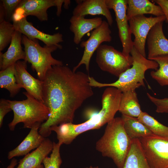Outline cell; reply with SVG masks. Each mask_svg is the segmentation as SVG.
Listing matches in <instances>:
<instances>
[{
    "mask_svg": "<svg viewBox=\"0 0 168 168\" xmlns=\"http://www.w3.org/2000/svg\"><path fill=\"white\" fill-rule=\"evenodd\" d=\"M89 77L63 65L48 70L43 81L42 96L50 114L39 128L40 135L46 138L51 133V127L73 122L76 110L94 94Z\"/></svg>",
    "mask_w": 168,
    "mask_h": 168,
    "instance_id": "6da1fadb",
    "label": "cell"
},
{
    "mask_svg": "<svg viewBox=\"0 0 168 168\" xmlns=\"http://www.w3.org/2000/svg\"><path fill=\"white\" fill-rule=\"evenodd\" d=\"M122 94V92L117 88L109 87L102 94L101 110L88 120L80 124L67 123L51 127L50 131L56 133L58 143L61 146L63 144H69L82 133L99 129L109 123L119 111Z\"/></svg>",
    "mask_w": 168,
    "mask_h": 168,
    "instance_id": "7a4b0ae2",
    "label": "cell"
},
{
    "mask_svg": "<svg viewBox=\"0 0 168 168\" xmlns=\"http://www.w3.org/2000/svg\"><path fill=\"white\" fill-rule=\"evenodd\" d=\"M131 142L121 117L114 118L107 124L103 135L96 143V148L103 156L111 158L117 168H123Z\"/></svg>",
    "mask_w": 168,
    "mask_h": 168,
    "instance_id": "3957f363",
    "label": "cell"
},
{
    "mask_svg": "<svg viewBox=\"0 0 168 168\" xmlns=\"http://www.w3.org/2000/svg\"><path fill=\"white\" fill-rule=\"evenodd\" d=\"M130 54L133 61L132 67L122 73L116 81L110 83H103L89 77L91 86L99 88L114 87L122 92L129 90L135 91L140 86H145L144 80L146 71L150 69L156 70L159 67L158 64L156 61L144 57L134 46Z\"/></svg>",
    "mask_w": 168,
    "mask_h": 168,
    "instance_id": "277c9868",
    "label": "cell"
},
{
    "mask_svg": "<svg viewBox=\"0 0 168 168\" xmlns=\"http://www.w3.org/2000/svg\"><path fill=\"white\" fill-rule=\"evenodd\" d=\"M23 93L26 97L25 100H9L14 114L12 120L8 124L9 129L12 131L20 123H23L24 128L31 129L36 125L40 126L49 117V110L43 102L27 92Z\"/></svg>",
    "mask_w": 168,
    "mask_h": 168,
    "instance_id": "5b68a950",
    "label": "cell"
},
{
    "mask_svg": "<svg viewBox=\"0 0 168 168\" xmlns=\"http://www.w3.org/2000/svg\"><path fill=\"white\" fill-rule=\"evenodd\" d=\"M22 43L26 54L24 60L30 63L32 69L35 71L40 80H44L47 72L53 66L63 65L61 61L54 58L52 52L58 49L55 45L41 46L38 40H32L22 35Z\"/></svg>",
    "mask_w": 168,
    "mask_h": 168,
    "instance_id": "8992f818",
    "label": "cell"
},
{
    "mask_svg": "<svg viewBox=\"0 0 168 168\" xmlns=\"http://www.w3.org/2000/svg\"><path fill=\"white\" fill-rule=\"evenodd\" d=\"M96 51V62L99 68L118 77L132 65L131 56L127 57L111 46L101 44Z\"/></svg>",
    "mask_w": 168,
    "mask_h": 168,
    "instance_id": "52a82bcc",
    "label": "cell"
},
{
    "mask_svg": "<svg viewBox=\"0 0 168 168\" xmlns=\"http://www.w3.org/2000/svg\"><path fill=\"white\" fill-rule=\"evenodd\" d=\"M152 168H168V137L152 133L139 139Z\"/></svg>",
    "mask_w": 168,
    "mask_h": 168,
    "instance_id": "ba28073f",
    "label": "cell"
},
{
    "mask_svg": "<svg viewBox=\"0 0 168 168\" xmlns=\"http://www.w3.org/2000/svg\"><path fill=\"white\" fill-rule=\"evenodd\" d=\"M105 2L109 9H113L115 13L119 37L123 47L122 52L129 58L134 45L126 15L127 0H105Z\"/></svg>",
    "mask_w": 168,
    "mask_h": 168,
    "instance_id": "9c48e42d",
    "label": "cell"
},
{
    "mask_svg": "<svg viewBox=\"0 0 168 168\" xmlns=\"http://www.w3.org/2000/svg\"><path fill=\"white\" fill-rule=\"evenodd\" d=\"M166 20L164 15L147 17L143 15L133 16L128 20L131 34L135 37L133 46L144 57L146 58L145 45L150 30L156 23Z\"/></svg>",
    "mask_w": 168,
    "mask_h": 168,
    "instance_id": "30bf717a",
    "label": "cell"
},
{
    "mask_svg": "<svg viewBox=\"0 0 168 168\" xmlns=\"http://www.w3.org/2000/svg\"><path fill=\"white\" fill-rule=\"evenodd\" d=\"M107 21H103L101 25L91 32L89 38L86 41H82L80 46L84 49L82 58L72 70L76 71L81 65L84 64L86 70L89 72L90 62L94 53L101 44L104 42H110L112 39L111 31Z\"/></svg>",
    "mask_w": 168,
    "mask_h": 168,
    "instance_id": "8fae6325",
    "label": "cell"
},
{
    "mask_svg": "<svg viewBox=\"0 0 168 168\" xmlns=\"http://www.w3.org/2000/svg\"><path fill=\"white\" fill-rule=\"evenodd\" d=\"M53 6H55L54 0H21L12 16V21H18L30 15L41 21H47V11Z\"/></svg>",
    "mask_w": 168,
    "mask_h": 168,
    "instance_id": "7c38bea8",
    "label": "cell"
},
{
    "mask_svg": "<svg viewBox=\"0 0 168 168\" xmlns=\"http://www.w3.org/2000/svg\"><path fill=\"white\" fill-rule=\"evenodd\" d=\"M13 24L15 29L28 38L32 40H39L42 41L46 45H55L59 49L62 48L59 43L63 41L62 34L57 33L53 35L44 33L35 28L30 22L27 20L26 18L13 21Z\"/></svg>",
    "mask_w": 168,
    "mask_h": 168,
    "instance_id": "4fadbf2b",
    "label": "cell"
},
{
    "mask_svg": "<svg viewBox=\"0 0 168 168\" xmlns=\"http://www.w3.org/2000/svg\"><path fill=\"white\" fill-rule=\"evenodd\" d=\"M27 62L19 60L15 64V77L17 83L35 99L43 102V81L36 79L27 70Z\"/></svg>",
    "mask_w": 168,
    "mask_h": 168,
    "instance_id": "5bb4252c",
    "label": "cell"
},
{
    "mask_svg": "<svg viewBox=\"0 0 168 168\" xmlns=\"http://www.w3.org/2000/svg\"><path fill=\"white\" fill-rule=\"evenodd\" d=\"M164 21L156 23L150 30L147 38L148 59L168 54V40L163 30Z\"/></svg>",
    "mask_w": 168,
    "mask_h": 168,
    "instance_id": "9a60e30c",
    "label": "cell"
},
{
    "mask_svg": "<svg viewBox=\"0 0 168 168\" xmlns=\"http://www.w3.org/2000/svg\"><path fill=\"white\" fill-rule=\"evenodd\" d=\"M78 2L72 12L73 16H85L86 15H102L106 18L110 26L113 23V19L105 2V0H84Z\"/></svg>",
    "mask_w": 168,
    "mask_h": 168,
    "instance_id": "2e32d148",
    "label": "cell"
},
{
    "mask_svg": "<svg viewBox=\"0 0 168 168\" xmlns=\"http://www.w3.org/2000/svg\"><path fill=\"white\" fill-rule=\"evenodd\" d=\"M22 38V34L16 30L7 50L4 53L0 52L1 71L15 64L20 59L25 60V52L21 45Z\"/></svg>",
    "mask_w": 168,
    "mask_h": 168,
    "instance_id": "e0dca14e",
    "label": "cell"
},
{
    "mask_svg": "<svg viewBox=\"0 0 168 168\" xmlns=\"http://www.w3.org/2000/svg\"><path fill=\"white\" fill-rule=\"evenodd\" d=\"M85 16L72 15L69 20L70 30L74 34L73 42L76 44L86 34L100 26L103 21L101 17L86 18Z\"/></svg>",
    "mask_w": 168,
    "mask_h": 168,
    "instance_id": "ac0fdd59",
    "label": "cell"
},
{
    "mask_svg": "<svg viewBox=\"0 0 168 168\" xmlns=\"http://www.w3.org/2000/svg\"><path fill=\"white\" fill-rule=\"evenodd\" d=\"M40 127V125H36L31 128L23 141L15 148L8 152V159H12L15 157L25 156L41 144L46 138L39 133Z\"/></svg>",
    "mask_w": 168,
    "mask_h": 168,
    "instance_id": "d6986e66",
    "label": "cell"
},
{
    "mask_svg": "<svg viewBox=\"0 0 168 168\" xmlns=\"http://www.w3.org/2000/svg\"><path fill=\"white\" fill-rule=\"evenodd\" d=\"M53 148V142L46 138L40 146L20 160L16 168L37 167L41 165L44 158L52 152Z\"/></svg>",
    "mask_w": 168,
    "mask_h": 168,
    "instance_id": "ffe728a7",
    "label": "cell"
},
{
    "mask_svg": "<svg viewBox=\"0 0 168 168\" xmlns=\"http://www.w3.org/2000/svg\"><path fill=\"white\" fill-rule=\"evenodd\" d=\"M151 14L159 16L164 15L162 8L148 0H127L126 15L128 20L139 15Z\"/></svg>",
    "mask_w": 168,
    "mask_h": 168,
    "instance_id": "44dd1931",
    "label": "cell"
},
{
    "mask_svg": "<svg viewBox=\"0 0 168 168\" xmlns=\"http://www.w3.org/2000/svg\"><path fill=\"white\" fill-rule=\"evenodd\" d=\"M123 168H152L145 157L139 139L132 140L131 147Z\"/></svg>",
    "mask_w": 168,
    "mask_h": 168,
    "instance_id": "7402d4cb",
    "label": "cell"
},
{
    "mask_svg": "<svg viewBox=\"0 0 168 168\" xmlns=\"http://www.w3.org/2000/svg\"><path fill=\"white\" fill-rule=\"evenodd\" d=\"M119 111L122 115L136 118L139 116L142 111L135 91L122 92Z\"/></svg>",
    "mask_w": 168,
    "mask_h": 168,
    "instance_id": "603a6c76",
    "label": "cell"
},
{
    "mask_svg": "<svg viewBox=\"0 0 168 168\" xmlns=\"http://www.w3.org/2000/svg\"><path fill=\"white\" fill-rule=\"evenodd\" d=\"M125 132L130 139H139L152 133L136 118L122 115Z\"/></svg>",
    "mask_w": 168,
    "mask_h": 168,
    "instance_id": "cb8c5ba5",
    "label": "cell"
},
{
    "mask_svg": "<svg viewBox=\"0 0 168 168\" xmlns=\"http://www.w3.org/2000/svg\"><path fill=\"white\" fill-rule=\"evenodd\" d=\"M15 72V64L0 71V87L7 90L11 97L15 96L21 88L16 82Z\"/></svg>",
    "mask_w": 168,
    "mask_h": 168,
    "instance_id": "d4e9b609",
    "label": "cell"
},
{
    "mask_svg": "<svg viewBox=\"0 0 168 168\" xmlns=\"http://www.w3.org/2000/svg\"><path fill=\"white\" fill-rule=\"evenodd\" d=\"M149 59L156 61L159 65L157 69L151 72L152 78L161 86L168 85V54Z\"/></svg>",
    "mask_w": 168,
    "mask_h": 168,
    "instance_id": "484cf974",
    "label": "cell"
},
{
    "mask_svg": "<svg viewBox=\"0 0 168 168\" xmlns=\"http://www.w3.org/2000/svg\"><path fill=\"white\" fill-rule=\"evenodd\" d=\"M137 118L152 133L158 136L168 137V127L161 123L147 113L142 111Z\"/></svg>",
    "mask_w": 168,
    "mask_h": 168,
    "instance_id": "4316f807",
    "label": "cell"
},
{
    "mask_svg": "<svg viewBox=\"0 0 168 168\" xmlns=\"http://www.w3.org/2000/svg\"><path fill=\"white\" fill-rule=\"evenodd\" d=\"M15 31L10 22L5 20L0 22V52L10 43Z\"/></svg>",
    "mask_w": 168,
    "mask_h": 168,
    "instance_id": "83f0119b",
    "label": "cell"
},
{
    "mask_svg": "<svg viewBox=\"0 0 168 168\" xmlns=\"http://www.w3.org/2000/svg\"><path fill=\"white\" fill-rule=\"evenodd\" d=\"M61 145L53 142V148L49 157H45L43 161L44 168H60L62 162L60 153Z\"/></svg>",
    "mask_w": 168,
    "mask_h": 168,
    "instance_id": "f1b7e54d",
    "label": "cell"
},
{
    "mask_svg": "<svg viewBox=\"0 0 168 168\" xmlns=\"http://www.w3.org/2000/svg\"><path fill=\"white\" fill-rule=\"evenodd\" d=\"M21 0H2L0 3L2 5L5 14V20L9 21H12V16Z\"/></svg>",
    "mask_w": 168,
    "mask_h": 168,
    "instance_id": "f546056e",
    "label": "cell"
},
{
    "mask_svg": "<svg viewBox=\"0 0 168 168\" xmlns=\"http://www.w3.org/2000/svg\"><path fill=\"white\" fill-rule=\"evenodd\" d=\"M147 94L150 100L156 106V112L168 113V98L159 99L153 96L148 93Z\"/></svg>",
    "mask_w": 168,
    "mask_h": 168,
    "instance_id": "4dcf8cb0",
    "label": "cell"
},
{
    "mask_svg": "<svg viewBox=\"0 0 168 168\" xmlns=\"http://www.w3.org/2000/svg\"><path fill=\"white\" fill-rule=\"evenodd\" d=\"M9 100L1 99L0 100V127H2L5 115L12 111Z\"/></svg>",
    "mask_w": 168,
    "mask_h": 168,
    "instance_id": "1f68e13d",
    "label": "cell"
},
{
    "mask_svg": "<svg viewBox=\"0 0 168 168\" xmlns=\"http://www.w3.org/2000/svg\"><path fill=\"white\" fill-rule=\"evenodd\" d=\"M153 1L161 7L166 19L168 22V0H155Z\"/></svg>",
    "mask_w": 168,
    "mask_h": 168,
    "instance_id": "d6a6232c",
    "label": "cell"
},
{
    "mask_svg": "<svg viewBox=\"0 0 168 168\" xmlns=\"http://www.w3.org/2000/svg\"><path fill=\"white\" fill-rule=\"evenodd\" d=\"M65 0H54L55 6L57 7V16H59L62 12L61 7L63 3H64Z\"/></svg>",
    "mask_w": 168,
    "mask_h": 168,
    "instance_id": "836d02e7",
    "label": "cell"
},
{
    "mask_svg": "<svg viewBox=\"0 0 168 168\" xmlns=\"http://www.w3.org/2000/svg\"><path fill=\"white\" fill-rule=\"evenodd\" d=\"M5 20V14L3 7L1 3L0 4V22Z\"/></svg>",
    "mask_w": 168,
    "mask_h": 168,
    "instance_id": "e575fe53",
    "label": "cell"
},
{
    "mask_svg": "<svg viewBox=\"0 0 168 168\" xmlns=\"http://www.w3.org/2000/svg\"><path fill=\"white\" fill-rule=\"evenodd\" d=\"M17 163V160L14 157L11 159L10 164L7 168H14Z\"/></svg>",
    "mask_w": 168,
    "mask_h": 168,
    "instance_id": "d590c367",
    "label": "cell"
},
{
    "mask_svg": "<svg viewBox=\"0 0 168 168\" xmlns=\"http://www.w3.org/2000/svg\"><path fill=\"white\" fill-rule=\"evenodd\" d=\"M36 168H44V167L43 165L41 164V165Z\"/></svg>",
    "mask_w": 168,
    "mask_h": 168,
    "instance_id": "8d00e7d4",
    "label": "cell"
},
{
    "mask_svg": "<svg viewBox=\"0 0 168 168\" xmlns=\"http://www.w3.org/2000/svg\"><path fill=\"white\" fill-rule=\"evenodd\" d=\"M85 168H99L98 166H96V167H93L91 166H90L89 167H86Z\"/></svg>",
    "mask_w": 168,
    "mask_h": 168,
    "instance_id": "74e56055",
    "label": "cell"
},
{
    "mask_svg": "<svg viewBox=\"0 0 168 168\" xmlns=\"http://www.w3.org/2000/svg\"></svg>",
    "mask_w": 168,
    "mask_h": 168,
    "instance_id": "f35d334b",
    "label": "cell"
}]
</instances>
